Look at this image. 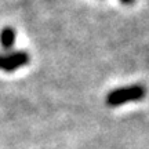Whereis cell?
<instances>
[{
	"label": "cell",
	"mask_w": 149,
	"mask_h": 149,
	"mask_svg": "<svg viewBox=\"0 0 149 149\" xmlns=\"http://www.w3.org/2000/svg\"><path fill=\"white\" fill-rule=\"evenodd\" d=\"M15 31L13 28L7 26L4 29H1L0 32V44L1 47L4 48L6 51H11L14 47V43H15Z\"/></svg>",
	"instance_id": "3"
},
{
	"label": "cell",
	"mask_w": 149,
	"mask_h": 149,
	"mask_svg": "<svg viewBox=\"0 0 149 149\" xmlns=\"http://www.w3.org/2000/svg\"><path fill=\"white\" fill-rule=\"evenodd\" d=\"M123 4H126V6H128V4H133L134 3V0H120Z\"/></svg>",
	"instance_id": "4"
},
{
	"label": "cell",
	"mask_w": 149,
	"mask_h": 149,
	"mask_svg": "<svg viewBox=\"0 0 149 149\" xmlns=\"http://www.w3.org/2000/svg\"><path fill=\"white\" fill-rule=\"evenodd\" d=\"M29 62V54L26 51H11L8 54H0V70L14 72Z\"/></svg>",
	"instance_id": "2"
},
{
	"label": "cell",
	"mask_w": 149,
	"mask_h": 149,
	"mask_svg": "<svg viewBox=\"0 0 149 149\" xmlns=\"http://www.w3.org/2000/svg\"><path fill=\"white\" fill-rule=\"evenodd\" d=\"M145 95H146V90H145L144 86L133 84L112 90L111 93H108L105 102H107L108 107H120L127 102L141 101Z\"/></svg>",
	"instance_id": "1"
}]
</instances>
